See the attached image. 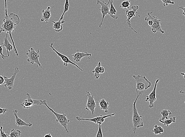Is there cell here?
Instances as JSON below:
<instances>
[{"instance_id":"cell-1","label":"cell","mask_w":185,"mask_h":137,"mask_svg":"<svg viewBox=\"0 0 185 137\" xmlns=\"http://www.w3.org/2000/svg\"><path fill=\"white\" fill-rule=\"evenodd\" d=\"M5 2V17L3 20V23L2 25V28L3 32H6L8 34H9L10 38L12 40L14 52L16 56H18L19 54L17 50L16 47L13 37L12 33L14 32V30L17 26L20 23V19L18 15L13 13H10L9 15L8 14L7 6V0H4Z\"/></svg>"},{"instance_id":"cell-2","label":"cell","mask_w":185,"mask_h":137,"mask_svg":"<svg viewBox=\"0 0 185 137\" xmlns=\"http://www.w3.org/2000/svg\"><path fill=\"white\" fill-rule=\"evenodd\" d=\"M133 77L136 81V88L135 91L137 96H142L144 91L148 89L151 86V83L148 80L145 76L140 75H133Z\"/></svg>"},{"instance_id":"cell-3","label":"cell","mask_w":185,"mask_h":137,"mask_svg":"<svg viewBox=\"0 0 185 137\" xmlns=\"http://www.w3.org/2000/svg\"><path fill=\"white\" fill-rule=\"evenodd\" d=\"M139 97V96H137L133 104V116H132V121L133 126H134L133 132L134 134L138 129L141 127H143L144 126L142 116L139 114L136 107V102Z\"/></svg>"},{"instance_id":"cell-4","label":"cell","mask_w":185,"mask_h":137,"mask_svg":"<svg viewBox=\"0 0 185 137\" xmlns=\"http://www.w3.org/2000/svg\"><path fill=\"white\" fill-rule=\"evenodd\" d=\"M44 105H45L47 107L49 111H50V112H51L52 113H53L54 115L55 116H56V118H57L56 119V121L57 122H59L60 125L64 128L65 131L67 132L68 134H69V131H68V126L70 121V120L68 119L67 118V115L65 114L64 112H63L62 114H60V113H57V112H55L52 109L48 106L47 104V101L45 103Z\"/></svg>"},{"instance_id":"cell-5","label":"cell","mask_w":185,"mask_h":137,"mask_svg":"<svg viewBox=\"0 0 185 137\" xmlns=\"http://www.w3.org/2000/svg\"><path fill=\"white\" fill-rule=\"evenodd\" d=\"M39 53H40V50L39 49L37 51H35L34 48H31V49H28V52L26 53L27 56L28 57L27 60L32 65L34 64H36L38 67L43 69L42 68L41 63L39 61V58L40 57Z\"/></svg>"},{"instance_id":"cell-6","label":"cell","mask_w":185,"mask_h":137,"mask_svg":"<svg viewBox=\"0 0 185 137\" xmlns=\"http://www.w3.org/2000/svg\"><path fill=\"white\" fill-rule=\"evenodd\" d=\"M152 13L153 12H149L147 14L148 16L146 17L145 20V21H147L149 20H152L153 23L151 27V30L153 33H155L158 31L162 34H164L165 31L162 30L161 27V24L160 23L161 20L156 17L152 16Z\"/></svg>"},{"instance_id":"cell-7","label":"cell","mask_w":185,"mask_h":137,"mask_svg":"<svg viewBox=\"0 0 185 137\" xmlns=\"http://www.w3.org/2000/svg\"><path fill=\"white\" fill-rule=\"evenodd\" d=\"M85 96L87 97V102L86 103L85 110L87 111L90 110L92 113V115H94L95 108L97 107L96 102L94 99V95H91L89 91H86Z\"/></svg>"},{"instance_id":"cell-8","label":"cell","mask_w":185,"mask_h":137,"mask_svg":"<svg viewBox=\"0 0 185 137\" xmlns=\"http://www.w3.org/2000/svg\"><path fill=\"white\" fill-rule=\"evenodd\" d=\"M97 4H100L101 5V8L99 10V11L101 12L102 14V19L101 22L100 23H98V26L99 27H101L102 25H103V22L104 21L105 16L108 14L110 15V8L109 7L110 2L109 1L107 3H105L103 0H97Z\"/></svg>"},{"instance_id":"cell-9","label":"cell","mask_w":185,"mask_h":137,"mask_svg":"<svg viewBox=\"0 0 185 137\" xmlns=\"http://www.w3.org/2000/svg\"><path fill=\"white\" fill-rule=\"evenodd\" d=\"M115 115V113L108 114V115H104V116L100 115L99 116H97L96 117L91 119L82 118L81 116H77L76 117V119L78 121H91V122H94L96 124H102L105 121V119L107 118L108 117H111L114 116Z\"/></svg>"},{"instance_id":"cell-10","label":"cell","mask_w":185,"mask_h":137,"mask_svg":"<svg viewBox=\"0 0 185 137\" xmlns=\"http://www.w3.org/2000/svg\"><path fill=\"white\" fill-rule=\"evenodd\" d=\"M20 72L18 67H16L15 68L14 72L12 74V76L10 78H8L6 76H3L4 79V86L5 87H7L8 90H11L13 87L14 83L15 77L18 73Z\"/></svg>"},{"instance_id":"cell-11","label":"cell","mask_w":185,"mask_h":137,"mask_svg":"<svg viewBox=\"0 0 185 137\" xmlns=\"http://www.w3.org/2000/svg\"><path fill=\"white\" fill-rule=\"evenodd\" d=\"M160 79H158L156 81L155 83L154 87L153 90L150 93L149 95H147L146 98L145 100V101L149 102V108H152L154 107V102L156 101L157 99L156 97V90L157 85L158 83L160 81Z\"/></svg>"},{"instance_id":"cell-12","label":"cell","mask_w":185,"mask_h":137,"mask_svg":"<svg viewBox=\"0 0 185 137\" xmlns=\"http://www.w3.org/2000/svg\"><path fill=\"white\" fill-rule=\"evenodd\" d=\"M139 6L138 5L132 6L131 7V10H127L126 11V15L127 16V19L126 20L127 22V24L128 27L132 30V31L135 32V33H138V32L132 27L131 25V20L133 17L135 16V13H138L137 10L138 9Z\"/></svg>"},{"instance_id":"cell-13","label":"cell","mask_w":185,"mask_h":137,"mask_svg":"<svg viewBox=\"0 0 185 137\" xmlns=\"http://www.w3.org/2000/svg\"><path fill=\"white\" fill-rule=\"evenodd\" d=\"M53 43H51V44H50V45H49V46H50V48L52 49L53 51H54V52L57 54L58 56H59V57L61 58V60H62L63 62L64 66H66V67H67V66H68V64H72V65L75 66V67H77V68L80 70L82 72H83V70L81 69V68L79 66L77 65V64L71 61V60L69 59V57H68V56H65V55L62 54L60 53V52H58V51H57V50H56V49L53 48Z\"/></svg>"},{"instance_id":"cell-14","label":"cell","mask_w":185,"mask_h":137,"mask_svg":"<svg viewBox=\"0 0 185 137\" xmlns=\"http://www.w3.org/2000/svg\"><path fill=\"white\" fill-rule=\"evenodd\" d=\"M13 114L15 117V124L18 126H25L28 127L32 126V124L31 123H27L21 118H19L17 115L18 110H13Z\"/></svg>"},{"instance_id":"cell-15","label":"cell","mask_w":185,"mask_h":137,"mask_svg":"<svg viewBox=\"0 0 185 137\" xmlns=\"http://www.w3.org/2000/svg\"><path fill=\"white\" fill-rule=\"evenodd\" d=\"M91 56V53H87V52H80L78 49V50H77V52L73 54L71 56H68V57H73V59L74 60L77 62H80V61L81 59H82L84 57H88V56Z\"/></svg>"},{"instance_id":"cell-16","label":"cell","mask_w":185,"mask_h":137,"mask_svg":"<svg viewBox=\"0 0 185 137\" xmlns=\"http://www.w3.org/2000/svg\"><path fill=\"white\" fill-rule=\"evenodd\" d=\"M105 72V68L104 67H101V64L100 61L98 62L97 67L92 71V73L94 74V77L96 79L99 78L101 75L104 73Z\"/></svg>"},{"instance_id":"cell-17","label":"cell","mask_w":185,"mask_h":137,"mask_svg":"<svg viewBox=\"0 0 185 137\" xmlns=\"http://www.w3.org/2000/svg\"><path fill=\"white\" fill-rule=\"evenodd\" d=\"M52 8L48 6L46 10H43L42 11V18L41 19V22L45 21L47 23H48V21L50 20L51 17V13L50 12V9Z\"/></svg>"},{"instance_id":"cell-18","label":"cell","mask_w":185,"mask_h":137,"mask_svg":"<svg viewBox=\"0 0 185 137\" xmlns=\"http://www.w3.org/2000/svg\"><path fill=\"white\" fill-rule=\"evenodd\" d=\"M5 36V37L4 38V42H2L1 44L3 47L6 49L8 57H9L10 56V51H12L13 49V46L10 43V42L8 39L7 33L6 34Z\"/></svg>"},{"instance_id":"cell-19","label":"cell","mask_w":185,"mask_h":137,"mask_svg":"<svg viewBox=\"0 0 185 137\" xmlns=\"http://www.w3.org/2000/svg\"><path fill=\"white\" fill-rule=\"evenodd\" d=\"M27 98L26 99V100H27L31 102V103H32V104H33L34 105H44L45 103L47 101L46 100H42L33 99H32V98H31V95H30V94H29V93H27Z\"/></svg>"},{"instance_id":"cell-20","label":"cell","mask_w":185,"mask_h":137,"mask_svg":"<svg viewBox=\"0 0 185 137\" xmlns=\"http://www.w3.org/2000/svg\"><path fill=\"white\" fill-rule=\"evenodd\" d=\"M109 5H110V16L114 20H116L118 18V16L116 15L117 11L115 9V8L114 7V4H113V0H109Z\"/></svg>"},{"instance_id":"cell-21","label":"cell","mask_w":185,"mask_h":137,"mask_svg":"<svg viewBox=\"0 0 185 137\" xmlns=\"http://www.w3.org/2000/svg\"><path fill=\"white\" fill-rule=\"evenodd\" d=\"M52 22L53 23V28L54 29L55 31L57 32H60L62 31L63 30V26L61 25V24L66 22V21H61V20H59V21L55 22L52 20Z\"/></svg>"},{"instance_id":"cell-22","label":"cell","mask_w":185,"mask_h":137,"mask_svg":"<svg viewBox=\"0 0 185 137\" xmlns=\"http://www.w3.org/2000/svg\"><path fill=\"white\" fill-rule=\"evenodd\" d=\"M99 105L101 110H104L106 113H108V110L109 108V103L108 102L104 99H102L99 101Z\"/></svg>"},{"instance_id":"cell-23","label":"cell","mask_w":185,"mask_h":137,"mask_svg":"<svg viewBox=\"0 0 185 137\" xmlns=\"http://www.w3.org/2000/svg\"><path fill=\"white\" fill-rule=\"evenodd\" d=\"M160 114L162 115V117L160 119L162 121H164L165 120L168 119L169 115L172 114V113L171 111L167 109H164L162 110V111H160Z\"/></svg>"},{"instance_id":"cell-24","label":"cell","mask_w":185,"mask_h":137,"mask_svg":"<svg viewBox=\"0 0 185 137\" xmlns=\"http://www.w3.org/2000/svg\"><path fill=\"white\" fill-rule=\"evenodd\" d=\"M176 120V117H171L169 119H167L165 120L164 121H162L161 120V119H159V121L161 123H163L164 125L167 126H169L170 124H172L173 122H175Z\"/></svg>"},{"instance_id":"cell-25","label":"cell","mask_w":185,"mask_h":137,"mask_svg":"<svg viewBox=\"0 0 185 137\" xmlns=\"http://www.w3.org/2000/svg\"><path fill=\"white\" fill-rule=\"evenodd\" d=\"M22 132L17 129H13L10 131L9 135L10 137H19L21 136Z\"/></svg>"},{"instance_id":"cell-26","label":"cell","mask_w":185,"mask_h":137,"mask_svg":"<svg viewBox=\"0 0 185 137\" xmlns=\"http://www.w3.org/2000/svg\"><path fill=\"white\" fill-rule=\"evenodd\" d=\"M152 132H153L155 135L161 134V133H163L164 131L162 127L158 126L157 124H156L154 126V128L152 130Z\"/></svg>"},{"instance_id":"cell-27","label":"cell","mask_w":185,"mask_h":137,"mask_svg":"<svg viewBox=\"0 0 185 137\" xmlns=\"http://www.w3.org/2000/svg\"><path fill=\"white\" fill-rule=\"evenodd\" d=\"M69 0H66L64 4V11L62 15H61V17L60 19V20H63L64 15L66 12L69 11Z\"/></svg>"},{"instance_id":"cell-28","label":"cell","mask_w":185,"mask_h":137,"mask_svg":"<svg viewBox=\"0 0 185 137\" xmlns=\"http://www.w3.org/2000/svg\"><path fill=\"white\" fill-rule=\"evenodd\" d=\"M21 105H22V107L24 108L25 109H29L31 107L33 106V104L31 102L27 100L26 99L24 100L23 103L21 104Z\"/></svg>"},{"instance_id":"cell-29","label":"cell","mask_w":185,"mask_h":137,"mask_svg":"<svg viewBox=\"0 0 185 137\" xmlns=\"http://www.w3.org/2000/svg\"><path fill=\"white\" fill-rule=\"evenodd\" d=\"M130 5H131V2L128 0H126L121 3L120 7L124 9H126L130 8Z\"/></svg>"},{"instance_id":"cell-30","label":"cell","mask_w":185,"mask_h":137,"mask_svg":"<svg viewBox=\"0 0 185 137\" xmlns=\"http://www.w3.org/2000/svg\"><path fill=\"white\" fill-rule=\"evenodd\" d=\"M161 1L163 3L164 6H168L170 4H175V2L172 1V0H161Z\"/></svg>"},{"instance_id":"cell-31","label":"cell","mask_w":185,"mask_h":137,"mask_svg":"<svg viewBox=\"0 0 185 137\" xmlns=\"http://www.w3.org/2000/svg\"><path fill=\"white\" fill-rule=\"evenodd\" d=\"M96 137H103V132H102L101 129V124H99V127H98V131L97 132V135L96 136Z\"/></svg>"},{"instance_id":"cell-32","label":"cell","mask_w":185,"mask_h":137,"mask_svg":"<svg viewBox=\"0 0 185 137\" xmlns=\"http://www.w3.org/2000/svg\"><path fill=\"white\" fill-rule=\"evenodd\" d=\"M3 126H0V132H1V137H10L9 135L7 133H5L3 131Z\"/></svg>"},{"instance_id":"cell-33","label":"cell","mask_w":185,"mask_h":137,"mask_svg":"<svg viewBox=\"0 0 185 137\" xmlns=\"http://www.w3.org/2000/svg\"><path fill=\"white\" fill-rule=\"evenodd\" d=\"M4 47L3 46L0 45V55L1 56L2 58L4 60H5L6 58L8 57V56H5V55L3 53V49Z\"/></svg>"},{"instance_id":"cell-34","label":"cell","mask_w":185,"mask_h":137,"mask_svg":"<svg viewBox=\"0 0 185 137\" xmlns=\"http://www.w3.org/2000/svg\"><path fill=\"white\" fill-rule=\"evenodd\" d=\"M7 111V109L0 107V114H4Z\"/></svg>"},{"instance_id":"cell-35","label":"cell","mask_w":185,"mask_h":137,"mask_svg":"<svg viewBox=\"0 0 185 137\" xmlns=\"http://www.w3.org/2000/svg\"><path fill=\"white\" fill-rule=\"evenodd\" d=\"M4 79L3 76H0V85H4Z\"/></svg>"},{"instance_id":"cell-36","label":"cell","mask_w":185,"mask_h":137,"mask_svg":"<svg viewBox=\"0 0 185 137\" xmlns=\"http://www.w3.org/2000/svg\"><path fill=\"white\" fill-rule=\"evenodd\" d=\"M147 21L148 22V25L150 27L152 26L153 23V21H152V20H148V21Z\"/></svg>"},{"instance_id":"cell-37","label":"cell","mask_w":185,"mask_h":137,"mask_svg":"<svg viewBox=\"0 0 185 137\" xmlns=\"http://www.w3.org/2000/svg\"><path fill=\"white\" fill-rule=\"evenodd\" d=\"M179 9H181L183 11V15H184L185 17V7H179Z\"/></svg>"},{"instance_id":"cell-38","label":"cell","mask_w":185,"mask_h":137,"mask_svg":"<svg viewBox=\"0 0 185 137\" xmlns=\"http://www.w3.org/2000/svg\"><path fill=\"white\" fill-rule=\"evenodd\" d=\"M44 137H52V136H51L50 133H48V134H46L44 136Z\"/></svg>"},{"instance_id":"cell-39","label":"cell","mask_w":185,"mask_h":137,"mask_svg":"<svg viewBox=\"0 0 185 137\" xmlns=\"http://www.w3.org/2000/svg\"><path fill=\"white\" fill-rule=\"evenodd\" d=\"M180 74L182 75V76H183L184 78H185V72L181 73Z\"/></svg>"},{"instance_id":"cell-40","label":"cell","mask_w":185,"mask_h":137,"mask_svg":"<svg viewBox=\"0 0 185 137\" xmlns=\"http://www.w3.org/2000/svg\"><path fill=\"white\" fill-rule=\"evenodd\" d=\"M179 93H183V94H185V91H183L181 90V91H179ZM184 103L185 104V101L184 102Z\"/></svg>"},{"instance_id":"cell-41","label":"cell","mask_w":185,"mask_h":137,"mask_svg":"<svg viewBox=\"0 0 185 137\" xmlns=\"http://www.w3.org/2000/svg\"><path fill=\"white\" fill-rule=\"evenodd\" d=\"M2 32H3V29H2L1 27H0V34Z\"/></svg>"}]
</instances>
